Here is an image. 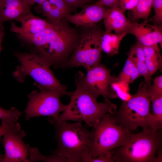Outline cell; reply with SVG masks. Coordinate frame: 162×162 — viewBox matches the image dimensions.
I'll list each match as a JSON object with an SVG mask.
<instances>
[{
    "label": "cell",
    "mask_w": 162,
    "mask_h": 162,
    "mask_svg": "<svg viewBox=\"0 0 162 162\" xmlns=\"http://www.w3.org/2000/svg\"><path fill=\"white\" fill-rule=\"evenodd\" d=\"M68 22L64 18L50 22L49 27L35 34L18 36L33 45L37 53L50 66L60 68L69 58L79 38V31L71 27Z\"/></svg>",
    "instance_id": "cell-1"
},
{
    "label": "cell",
    "mask_w": 162,
    "mask_h": 162,
    "mask_svg": "<svg viewBox=\"0 0 162 162\" xmlns=\"http://www.w3.org/2000/svg\"><path fill=\"white\" fill-rule=\"evenodd\" d=\"M54 127L56 148L51 152L60 162H84L92 148L94 132L81 122L49 119Z\"/></svg>",
    "instance_id": "cell-2"
},
{
    "label": "cell",
    "mask_w": 162,
    "mask_h": 162,
    "mask_svg": "<svg viewBox=\"0 0 162 162\" xmlns=\"http://www.w3.org/2000/svg\"><path fill=\"white\" fill-rule=\"evenodd\" d=\"M75 82V90L70 92L68 96L70 98V102L57 119L83 121L88 127L93 129L106 114L114 113L116 110L117 106L110 101L98 102L97 99L98 96Z\"/></svg>",
    "instance_id": "cell-3"
},
{
    "label": "cell",
    "mask_w": 162,
    "mask_h": 162,
    "mask_svg": "<svg viewBox=\"0 0 162 162\" xmlns=\"http://www.w3.org/2000/svg\"><path fill=\"white\" fill-rule=\"evenodd\" d=\"M151 84L142 81L136 92L128 100L122 101L118 110L110 114L117 124L131 131L139 127L151 129L153 116L150 112L151 100L148 93Z\"/></svg>",
    "instance_id": "cell-4"
},
{
    "label": "cell",
    "mask_w": 162,
    "mask_h": 162,
    "mask_svg": "<svg viewBox=\"0 0 162 162\" xmlns=\"http://www.w3.org/2000/svg\"><path fill=\"white\" fill-rule=\"evenodd\" d=\"M162 129H143L132 133L123 145L112 150L115 162H157L158 151L161 148Z\"/></svg>",
    "instance_id": "cell-5"
},
{
    "label": "cell",
    "mask_w": 162,
    "mask_h": 162,
    "mask_svg": "<svg viewBox=\"0 0 162 162\" xmlns=\"http://www.w3.org/2000/svg\"><path fill=\"white\" fill-rule=\"evenodd\" d=\"M15 56L20 63L13 75L19 82H22L27 76L32 78L38 87L60 92L68 96L70 92L56 78L50 64L37 53L18 52Z\"/></svg>",
    "instance_id": "cell-6"
},
{
    "label": "cell",
    "mask_w": 162,
    "mask_h": 162,
    "mask_svg": "<svg viewBox=\"0 0 162 162\" xmlns=\"http://www.w3.org/2000/svg\"><path fill=\"white\" fill-rule=\"evenodd\" d=\"M80 28L77 44L68 59L60 68L83 67L86 69L100 63L102 38L104 31L98 24Z\"/></svg>",
    "instance_id": "cell-7"
},
{
    "label": "cell",
    "mask_w": 162,
    "mask_h": 162,
    "mask_svg": "<svg viewBox=\"0 0 162 162\" xmlns=\"http://www.w3.org/2000/svg\"><path fill=\"white\" fill-rule=\"evenodd\" d=\"M94 138L89 155L94 158L124 145L132 133L117 124L110 113L106 114L93 129Z\"/></svg>",
    "instance_id": "cell-8"
},
{
    "label": "cell",
    "mask_w": 162,
    "mask_h": 162,
    "mask_svg": "<svg viewBox=\"0 0 162 162\" xmlns=\"http://www.w3.org/2000/svg\"><path fill=\"white\" fill-rule=\"evenodd\" d=\"M38 87L39 90H34L28 95L29 100L24 111L26 120L40 116L57 119L67 106L61 101L62 94L56 90Z\"/></svg>",
    "instance_id": "cell-9"
},
{
    "label": "cell",
    "mask_w": 162,
    "mask_h": 162,
    "mask_svg": "<svg viewBox=\"0 0 162 162\" xmlns=\"http://www.w3.org/2000/svg\"><path fill=\"white\" fill-rule=\"evenodd\" d=\"M86 75L79 71L75 74V82L84 88L99 96L101 95L104 101H109L108 90L112 84L116 83V77L111 74V69L101 63L86 69Z\"/></svg>",
    "instance_id": "cell-10"
},
{
    "label": "cell",
    "mask_w": 162,
    "mask_h": 162,
    "mask_svg": "<svg viewBox=\"0 0 162 162\" xmlns=\"http://www.w3.org/2000/svg\"><path fill=\"white\" fill-rule=\"evenodd\" d=\"M26 135L21 127L10 130L3 135L0 140L5 151L2 162H29L30 145L23 140Z\"/></svg>",
    "instance_id": "cell-11"
},
{
    "label": "cell",
    "mask_w": 162,
    "mask_h": 162,
    "mask_svg": "<svg viewBox=\"0 0 162 162\" xmlns=\"http://www.w3.org/2000/svg\"><path fill=\"white\" fill-rule=\"evenodd\" d=\"M109 8L96 2L85 5L80 12L74 14H69L64 18L74 25L76 28L92 26L98 24L104 19Z\"/></svg>",
    "instance_id": "cell-12"
},
{
    "label": "cell",
    "mask_w": 162,
    "mask_h": 162,
    "mask_svg": "<svg viewBox=\"0 0 162 162\" xmlns=\"http://www.w3.org/2000/svg\"><path fill=\"white\" fill-rule=\"evenodd\" d=\"M128 34L134 35L137 41L143 46H152L160 44L162 46V28L160 25H152L146 21L142 23L132 22Z\"/></svg>",
    "instance_id": "cell-13"
},
{
    "label": "cell",
    "mask_w": 162,
    "mask_h": 162,
    "mask_svg": "<svg viewBox=\"0 0 162 162\" xmlns=\"http://www.w3.org/2000/svg\"><path fill=\"white\" fill-rule=\"evenodd\" d=\"M30 7L23 0H1L0 1V28L7 21L19 19L31 13Z\"/></svg>",
    "instance_id": "cell-14"
},
{
    "label": "cell",
    "mask_w": 162,
    "mask_h": 162,
    "mask_svg": "<svg viewBox=\"0 0 162 162\" xmlns=\"http://www.w3.org/2000/svg\"><path fill=\"white\" fill-rule=\"evenodd\" d=\"M124 13L118 7L109 8L103 19L105 32L110 33L114 31L117 34H128L132 22L127 19Z\"/></svg>",
    "instance_id": "cell-15"
},
{
    "label": "cell",
    "mask_w": 162,
    "mask_h": 162,
    "mask_svg": "<svg viewBox=\"0 0 162 162\" xmlns=\"http://www.w3.org/2000/svg\"><path fill=\"white\" fill-rule=\"evenodd\" d=\"M17 21L21 23V26L19 27L12 22L10 30L18 35L35 34L47 28L51 24L50 22L35 16L32 13L19 19Z\"/></svg>",
    "instance_id": "cell-16"
},
{
    "label": "cell",
    "mask_w": 162,
    "mask_h": 162,
    "mask_svg": "<svg viewBox=\"0 0 162 162\" xmlns=\"http://www.w3.org/2000/svg\"><path fill=\"white\" fill-rule=\"evenodd\" d=\"M140 76L136 63L134 45L131 48L128 54L125 64L116 78V83L122 82L127 84L132 82Z\"/></svg>",
    "instance_id": "cell-17"
},
{
    "label": "cell",
    "mask_w": 162,
    "mask_h": 162,
    "mask_svg": "<svg viewBox=\"0 0 162 162\" xmlns=\"http://www.w3.org/2000/svg\"><path fill=\"white\" fill-rule=\"evenodd\" d=\"M147 70L152 76L162 67V60L158 44L142 46Z\"/></svg>",
    "instance_id": "cell-18"
},
{
    "label": "cell",
    "mask_w": 162,
    "mask_h": 162,
    "mask_svg": "<svg viewBox=\"0 0 162 162\" xmlns=\"http://www.w3.org/2000/svg\"><path fill=\"white\" fill-rule=\"evenodd\" d=\"M126 35L125 34H117L104 31L102 38V51L110 56L118 54L121 41Z\"/></svg>",
    "instance_id": "cell-19"
},
{
    "label": "cell",
    "mask_w": 162,
    "mask_h": 162,
    "mask_svg": "<svg viewBox=\"0 0 162 162\" xmlns=\"http://www.w3.org/2000/svg\"><path fill=\"white\" fill-rule=\"evenodd\" d=\"M136 57V66L140 76H143L144 80L151 84L153 80L147 70L145 62L142 46L137 42L134 45Z\"/></svg>",
    "instance_id": "cell-20"
},
{
    "label": "cell",
    "mask_w": 162,
    "mask_h": 162,
    "mask_svg": "<svg viewBox=\"0 0 162 162\" xmlns=\"http://www.w3.org/2000/svg\"><path fill=\"white\" fill-rule=\"evenodd\" d=\"M152 104L153 120L151 129L157 131L162 128V96L155 97L150 99Z\"/></svg>",
    "instance_id": "cell-21"
},
{
    "label": "cell",
    "mask_w": 162,
    "mask_h": 162,
    "mask_svg": "<svg viewBox=\"0 0 162 162\" xmlns=\"http://www.w3.org/2000/svg\"><path fill=\"white\" fill-rule=\"evenodd\" d=\"M152 0H138L136 7L132 10L131 19L133 22L148 17L152 7Z\"/></svg>",
    "instance_id": "cell-22"
},
{
    "label": "cell",
    "mask_w": 162,
    "mask_h": 162,
    "mask_svg": "<svg viewBox=\"0 0 162 162\" xmlns=\"http://www.w3.org/2000/svg\"><path fill=\"white\" fill-rule=\"evenodd\" d=\"M21 113L14 107L8 110L0 106V119L2 121L8 124H12L17 122Z\"/></svg>",
    "instance_id": "cell-23"
},
{
    "label": "cell",
    "mask_w": 162,
    "mask_h": 162,
    "mask_svg": "<svg viewBox=\"0 0 162 162\" xmlns=\"http://www.w3.org/2000/svg\"><path fill=\"white\" fill-rule=\"evenodd\" d=\"M153 81V84L149 85L148 88L150 99L155 97L162 96V76L156 77Z\"/></svg>",
    "instance_id": "cell-24"
},
{
    "label": "cell",
    "mask_w": 162,
    "mask_h": 162,
    "mask_svg": "<svg viewBox=\"0 0 162 162\" xmlns=\"http://www.w3.org/2000/svg\"><path fill=\"white\" fill-rule=\"evenodd\" d=\"M112 155V150L94 158H92L89 155L84 160V162H114Z\"/></svg>",
    "instance_id": "cell-25"
},
{
    "label": "cell",
    "mask_w": 162,
    "mask_h": 162,
    "mask_svg": "<svg viewBox=\"0 0 162 162\" xmlns=\"http://www.w3.org/2000/svg\"><path fill=\"white\" fill-rule=\"evenodd\" d=\"M152 7L154 11L153 19L157 23L162 22V0H152Z\"/></svg>",
    "instance_id": "cell-26"
},
{
    "label": "cell",
    "mask_w": 162,
    "mask_h": 162,
    "mask_svg": "<svg viewBox=\"0 0 162 162\" xmlns=\"http://www.w3.org/2000/svg\"><path fill=\"white\" fill-rule=\"evenodd\" d=\"M68 6L74 10L78 8H82L85 5L90 4L93 0H64Z\"/></svg>",
    "instance_id": "cell-27"
},
{
    "label": "cell",
    "mask_w": 162,
    "mask_h": 162,
    "mask_svg": "<svg viewBox=\"0 0 162 162\" xmlns=\"http://www.w3.org/2000/svg\"><path fill=\"white\" fill-rule=\"evenodd\" d=\"M138 0H118L119 8L124 12L127 10H132L136 6Z\"/></svg>",
    "instance_id": "cell-28"
},
{
    "label": "cell",
    "mask_w": 162,
    "mask_h": 162,
    "mask_svg": "<svg viewBox=\"0 0 162 162\" xmlns=\"http://www.w3.org/2000/svg\"><path fill=\"white\" fill-rule=\"evenodd\" d=\"M20 127V124L18 122L12 124H8L2 121L0 125V141L1 137L8 130Z\"/></svg>",
    "instance_id": "cell-29"
},
{
    "label": "cell",
    "mask_w": 162,
    "mask_h": 162,
    "mask_svg": "<svg viewBox=\"0 0 162 162\" xmlns=\"http://www.w3.org/2000/svg\"><path fill=\"white\" fill-rule=\"evenodd\" d=\"M97 2L101 5L110 8L119 7L118 0H98Z\"/></svg>",
    "instance_id": "cell-30"
},
{
    "label": "cell",
    "mask_w": 162,
    "mask_h": 162,
    "mask_svg": "<svg viewBox=\"0 0 162 162\" xmlns=\"http://www.w3.org/2000/svg\"><path fill=\"white\" fill-rule=\"evenodd\" d=\"M30 7L31 5L35 4H41L46 0H23Z\"/></svg>",
    "instance_id": "cell-31"
},
{
    "label": "cell",
    "mask_w": 162,
    "mask_h": 162,
    "mask_svg": "<svg viewBox=\"0 0 162 162\" xmlns=\"http://www.w3.org/2000/svg\"><path fill=\"white\" fill-rule=\"evenodd\" d=\"M4 28H0V52L2 50L1 43L3 39V38L4 35Z\"/></svg>",
    "instance_id": "cell-32"
},
{
    "label": "cell",
    "mask_w": 162,
    "mask_h": 162,
    "mask_svg": "<svg viewBox=\"0 0 162 162\" xmlns=\"http://www.w3.org/2000/svg\"><path fill=\"white\" fill-rule=\"evenodd\" d=\"M4 154H0V162H2Z\"/></svg>",
    "instance_id": "cell-33"
},
{
    "label": "cell",
    "mask_w": 162,
    "mask_h": 162,
    "mask_svg": "<svg viewBox=\"0 0 162 162\" xmlns=\"http://www.w3.org/2000/svg\"><path fill=\"white\" fill-rule=\"evenodd\" d=\"M1 0H0V1H1Z\"/></svg>",
    "instance_id": "cell-34"
}]
</instances>
